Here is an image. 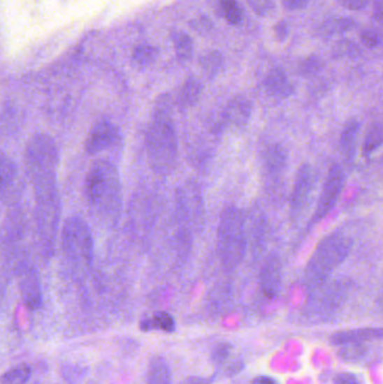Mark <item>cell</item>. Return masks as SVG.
I'll list each match as a JSON object with an SVG mask.
<instances>
[{
  "label": "cell",
  "instance_id": "ffe728a7",
  "mask_svg": "<svg viewBox=\"0 0 383 384\" xmlns=\"http://www.w3.org/2000/svg\"><path fill=\"white\" fill-rule=\"evenodd\" d=\"M383 143V129L380 123H373L366 131L362 144V154L364 158H370L373 153L380 149Z\"/></svg>",
  "mask_w": 383,
  "mask_h": 384
},
{
  "label": "cell",
  "instance_id": "d6a6232c",
  "mask_svg": "<svg viewBox=\"0 0 383 384\" xmlns=\"http://www.w3.org/2000/svg\"><path fill=\"white\" fill-rule=\"evenodd\" d=\"M335 1L340 3L344 8L355 10V12L363 10L369 3V0H335Z\"/></svg>",
  "mask_w": 383,
  "mask_h": 384
},
{
  "label": "cell",
  "instance_id": "836d02e7",
  "mask_svg": "<svg viewBox=\"0 0 383 384\" xmlns=\"http://www.w3.org/2000/svg\"><path fill=\"white\" fill-rule=\"evenodd\" d=\"M334 384H362L360 378L354 373L342 372L335 376L333 380Z\"/></svg>",
  "mask_w": 383,
  "mask_h": 384
},
{
  "label": "cell",
  "instance_id": "603a6c76",
  "mask_svg": "<svg viewBox=\"0 0 383 384\" xmlns=\"http://www.w3.org/2000/svg\"><path fill=\"white\" fill-rule=\"evenodd\" d=\"M220 15L231 25H240L244 17V10L236 0H219Z\"/></svg>",
  "mask_w": 383,
  "mask_h": 384
},
{
  "label": "cell",
  "instance_id": "9c48e42d",
  "mask_svg": "<svg viewBox=\"0 0 383 384\" xmlns=\"http://www.w3.org/2000/svg\"><path fill=\"white\" fill-rule=\"evenodd\" d=\"M122 140L120 128L108 121H99L92 127L86 141L88 154L97 155L115 147Z\"/></svg>",
  "mask_w": 383,
  "mask_h": 384
},
{
  "label": "cell",
  "instance_id": "7402d4cb",
  "mask_svg": "<svg viewBox=\"0 0 383 384\" xmlns=\"http://www.w3.org/2000/svg\"><path fill=\"white\" fill-rule=\"evenodd\" d=\"M172 43L175 46V54L181 61H188L194 53V40L187 33L175 31L171 34Z\"/></svg>",
  "mask_w": 383,
  "mask_h": 384
},
{
  "label": "cell",
  "instance_id": "7c38bea8",
  "mask_svg": "<svg viewBox=\"0 0 383 384\" xmlns=\"http://www.w3.org/2000/svg\"><path fill=\"white\" fill-rule=\"evenodd\" d=\"M252 116V103L243 96H235L227 103L224 110V124L226 126L243 129L247 126Z\"/></svg>",
  "mask_w": 383,
  "mask_h": 384
},
{
  "label": "cell",
  "instance_id": "4dcf8cb0",
  "mask_svg": "<svg viewBox=\"0 0 383 384\" xmlns=\"http://www.w3.org/2000/svg\"><path fill=\"white\" fill-rule=\"evenodd\" d=\"M231 350L232 346L229 343H220L217 346L214 347V350H212V355H210V360L212 363L217 367L223 365L225 362L229 359V354H231Z\"/></svg>",
  "mask_w": 383,
  "mask_h": 384
},
{
  "label": "cell",
  "instance_id": "d590c367",
  "mask_svg": "<svg viewBox=\"0 0 383 384\" xmlns=\"http://www.w3.org/2000/svg\"><path fill=\"white\" fill-rule=\"evenodd\" d=\"M212 22L206 16H203V17L194 22L192 29H196L199 33H206L212 29Z\"/></svg>",
  "mask_w": 383,
  "mask_h": 384
},
{
  "label": "cell",
  "instance_id": "e0dca14e",
  "mask_svg": "<svg viewBox=\"0 0 383 384\" xmlns=\"http://www.w3.org/2000/svg\"><path fill=\"white\" fill-rule=\"evenodd\" d=\"M203 86L199 79L195 77H188L179 92L178 101H179L181 108H192L197 105L203 95Z\"/></svg>",
  "mask_w": 383,
  "mask_h": 384
},
{
  "label": "cell",
  "instance_id": "3957f363",
  "mask_svg": "<svg viewBox=\"0 0 383 384\" xmlns=\"http://www.w3.org/2000/svg\"><path fill=\"white\" fill-rule=\"evenodd\" d=\"M86 197L94 212L105 217H116L122 206V184L117 168L112 162H96L86 179Z\"/></svg>",
  "mask_w": 383,
  "mask_h": 384
},
{
  "label": "cell",
  "instance_id": "8fae6325",
  "mask_svg": "<svg viewBox=\"0 0 383 384\" xmlns=\"http://www.w3.org/2000/svg\"><path fill=\"white\" fill-rule=\"evenodd\" d=\"M289 155L286 147L280 144H271L264 149L262 155L263 175L268 182H279L286 175Z\"/></svg>",
  "mask_w": 383,
  "mask_h": 384
},
{
  "label": "cell",
  "instance_id": "277c9868",
  "mask_svg": "<svg viewBox=\"0 0 383 384\" xmlns=\"http://www.w3.org/2000/svg\"><path fill=\"white\" fill-rule=\"evenodd\" d=\"M218 258L224 269H238L247 251L245 217L238 207H227L220 216L216 238Z\"/></svg>",
  "mask_w": 383,
  "mask_h": 384
},
{
  "label": "cell",
  "instance_id": "d4e9b609",
  "mask_svg": "<svg viewBox=\"0 0 383 384\" xmlns=\"http://www.w3.org/2000/svg\"><path fill=\"white\" fill-rule=\"evenodd\" d=\"M355 22L352 18L338 17L334 20H329L321 25V32L323 34L333 36L335 34H342V33L349 32L354 29Z\"/></svg>",
  "mask_w": 383,
  "mask_h": 384
},
{
  "label": "cell",
  "instance_id": "f1b7e54d",
  "mask_svg": "<svg viewBox=\"0 0 383 384\" xmlns=\"http://www.w3.org/2000/svg\"><path fill=\"white\" fill-rule=\"evenodd\" d=\"M324 62L317 55H310L299 66V73L303 77H312L323 69Z\"/></svg>",
  "mask_w": 383,
  "mask_h": 384
},
{
  "label": "cell",
  "instance_id": "5bb4252c",
  "mask_svg": "<svg viewBox=\"0 0 383 384\" xmlns=\"http://www.w3.org/2000/svg\"><path fill=\"white\" fill-rule=\"evenodd\" d=\"M361 124L356 118L346 121L340 138V153L346 162L353 163L358 153L359 138H360Z\"/></svg>",
  "mask_w": 383,
  "mask_h": 384
},
{
  "label": "cell",
  "instance_id": "1f68e13d",
  "mask_svg": "<svg viewBox=\"0 0 383 384\" xmlns=\"http://www.w3.org/2000/svg\"><path fill=\"white\" fill-rule=\"evenodd\" d=\"M361 40L366 47L375 49L381 44L380 32L373 29H364L363 32L361 33Z\"/></svg>",
  "mask_w": 383,
  "mask_h": 384
},
{
  "label": "cell",
  "instance_id": "7a4b0ae2",
  "mask_svg": "<svg viewBox=\"0 0 383 384\" xmlns=\"http://www.w3.org/2000/svg\"><path fill=\"white\" fill-rule=\"evenodd\" d=\"M353 239L340 230H335L319 242L309 258L303 274L308 289L324 287L333 273L347 260L352 252Z\"/></svg>",
  "mask_w": 383,
  "mask_h": 384
},
{
  "label": "cell",
  "instance_id": "cb8c5ba5",
  "mask_svg": "<svg viewBox=\"0 0 383 384\" xmlns=\"http://www.w3.org/2000/svg\"><path fill=\"white\" fill-rule=\"evenodd\" d=\"M17 175V168L8 155L0 152V190L12 186Z\"/></svg>",
  "mask_w": 383,
  "mask_h": 384
},
{
  "label": "cell",
  "instance_id": "2e32d148",
  "mask_svg": "<svg viewBox=\"0 0 383 384\" xmlns=\"http://www.w3.org/2000/svg\"><path fill=\"white\" fill-rule=\"evenodd\" d=\"M264 90L271 97L286 99L294 95L295 88L292 86L286 72L280 68L272 69L263 81Z\"/></svg>",
  "mask_w": 383,
  "mask_h": 384
},
{
  "label": "cell",
  "instance_id": "f35d334b",
  "mask_svg": "<svg viewBox=\"0 0 383 384\" xmlns=\"http://www.w3.org/2000/svg\"><path fill=\"white\" fill-rule=\"evenodd\" d=\"M243 369V362L238 360V361L234 362L233 364L229 365V369H227V376H235V374H238V373H240Z\"/></svg>",
  "mask_w": 383,
  "mask_h": 384
},
{
  "label": "cell",
  "instance_id": "484cf974",
  "mask_svg": "<svg viewBox=\"0 0 383 384\" xmlns=\"http://www.w3.org/2000/svg\"><path fill=\"white\" fill-rule=\"evenodd\" d=\"M31 376V370L29 365H18L0 376V384H26Z\"/></svg>",
  "mask_w": 383,
  "mask_h": 384
},
{
  "label": "cell",
  "instance_id": "e575fe53",
  "mask_svg": "<svg viewBox=\"0 0 383 384\" xmlns=\"http://www.w3.org/2000/svg\"><path fill=\"white\" fill-rule=\"evenodd\" d=\"M283 7L289 10V12H296L306 8L310 0H281Z\"/></svg>",
  "mask_w": 383,
  "mask_h": 384
},
{
  "label": "cell",
  "instance_id": "4fadbf2b",
  "mask_svg": "<svg viewBox=\"0 0 383 384\" xmlns=\"http://www.w3.org/2000/svg\"><path fill=\"white\" fill-rule=\"evenodd\" d=\"M20 290L26 306L31 309H38L42 306V290L38 273L31 267L20 271Z\"/></svg>",
  "mask_w": 383,
  "mask_h": 384
},
{
  "label": "cell",
  "instance_id": "ba28073f",
  "mask_svg": "<svg viewBox=\"0 0 383 384\" xmlns=\"http://www.w3.org/2000/svg\"><path fill=\"white\" fill-rule=\"evenodd\" d=\"M316 184V173L310 164H301L296 175L295 184L290 195V212L299 217L308 206Z\"/></svg>",
  "mask_w": 383,
  "mask_h": 384
},
{
  "label": "cell",
  "instance_id": "30bf717a",
  "mask_svg": "<svg viewBox=\"0 0 383 384\" xmlns=\"http://www.w3.org/2000/svg\"><path fill=\"white\" fill-rule=\"evenodd\" d=\"M282 279L283 267L281 258L275 253H271L261 267L259 276L261 291L266 298H277L282 287Z\"/></svg>",
  "mask_w": 383,
  "mask_h": 384
},
{
  "label": "cell",
  "instance_id": "74e56055",
  "mask_svg": "<svg viewBox=\"0 0 383 384\" xmlns=\"http://www.w3.org/2000/svg\"><path fill=\"white\" fill-rule=\"evenodd\" d=\"M214 378L203 376H190L182 382V384H212Z\"/></svg>",
  "mask_w": 383,
  "mask_h": 384
},
{
  "label": "cell",
  "instance_id": "5b68a950",
  "mask_svg": "<svg viewBox=\"0 0 383 384\" xmlns=\"http://www.w3.org/2000/svg\"><path fill=\"white\" fill-rule=\"evenodd\" d=\"M25 161L31 184L57 180L59 152L49 135L38 134L31 138L26 147Z\"/></svg>",
  "mask_w": 383,
  "mask_h": 384
},
{
  "label": "cell",
  "instance_id": "4316f807",
  "mask_svg": "<svg viewBox=\"0 0 383 384\" xmlns=\"http://www.w3.org/2000/svg\"><path fill=\"white\" fill-rule=\"evenodd\" d=\"M159 49L152 45H140L136 47L133 59L140 66H147L157 60Z\"/></svg>",
  "mask_w": 383,
  "mask_h": 384
},
{
  "label": "cell",
  "instance_id": "9a60e30c",
  "mask_svg": "<svg viewBox=\"0 0 383 384\" xmlns=\"http://www.w3.org/2000/svg\"><path fill=\"white\" fill-rule=\"evenodd\" d=\"M383 332L381 328H359V330H344L331 336V343L335 346L344 345L362 344L364 341L373 339H382Z\"/></svg>",
  "mask_w": 383,
  "mask_h": 384
},
{
  "label": "cell",
  "instance_id": "ac0fdd59",
  "mask_svg": "<svg viewBox=\"0 0 383 384\" xmlns=\"http://www.w3.org/2000/svg\"><path fill=\"white\" fill-rule=\"evenodd\" d=\"M171 370L166 360L155 356L150 362L146 384H172Z\"/></svg>",
  "mask_w": 383,
  "mask_h": 384
},
{
  "label": "cell",
  "instance_id": "52a82bcc",
  "mask_svg": "<svg viewBox=\"0 0 383 384\" xmlns=\"http://www.w3.org/2000/svg\"><path fill=\"white\" fill-rule=\"evenodd\" d=\"M345 179L343 168L338 163L332 164V167L329 168L326 179L324 181L321 193L318 198L314 216L312 218V224L323 221L324 218L327 217L329 212H332L334 209L343 192Z\"/></svg>",
  "mask_w": 383,
  "mask_h": 384
},
{
  "label": "cell",
  "instance_id": "8d00e7d4",
  "mask_svg": "<svg viewBox=\"0 0 383 384\" xmlns=\"http://www.w3.org/2000/svg\"><path fill=\"white\" fill-rule=\"evenodd\" d=\"M288 33H289V27H288V24L286 22L282 20L280 23L277 24V26H275V35H277V40L283 42L288 36Z\"/></svg>",
  "mask_w": 383,
  "mask_h": 384
},
{
  "label": "cell",
  "instance_id": "f546056e",
  "mask_svg": "<svg viewBox=\"0 0 383 384\" xmlns=\"http://www.w3.org/2000/svg\"><path fill=\"white\" fill-rule=\"evenodd\" d=\"M250 8L259 16H268L275 9L273 0H246Z\"/></svg>",
  "mask_w": 383,
  "mask_h": 384
},
{
  "label": "cell",
  "instance_id": "83f0119b",
  "mask_svg": "<svg viewBox=\"0 0 383 384\" xmlns=\"http://www.w3.org/2000/svg\"><path fill=\"white\" fill-rule=\"evenodd\" d=\"M333 54L338 58H342V57L355 58L361 54V49L353 40H342L335 44L333 47Z\"/></svg>",
  "mask_w": 383,
  "mask_h": 384
},
{
  "label": "cell",
  "instance_id": "d6986e66",
  "mask_svg": "<svg viewBox=\"0 0 383 384\" xmlns=\"http://www.w3.org/2000/svg\"><path fill=\"white\" fill-rule=\"evenodd\" d=\"M140 327L144 332L164 330L166 333H173L175 330V321L169 313L159 311L152 318L144 319Z\"/></svg>",
  "mask_w": 383,
  "mask_h": 384
},
{
  "label": "cell",
  "instance_id": "44dd1931",
  "mask_svg": "<svg viewBox=\"0 0 383 384\" xmlns=\"http://www.w3.org/2000/svg\"><path fill=\"white\" fill-rule=\"evenodd\" d=\"M199 66H201L203 73L209 79H212V77L219 75V72L223 69L224 55L222 54V52L217 51V50L208 51L206 54H203L199 59Z\"/></svg>",
  "mask_w": 383,
  "mask_h": 384
},
{
  "label": "cell",
  "instance_id": "8992f818",
  "mask_svg": "<svg viewBox=\"0 0 383 384\" xmlns=\"http://www.w3.org/2000/svg\"><path fill=\"white\" fill-rule=\"evenodd\" d=\"M63 252L75 269H87L94 258V239L86 221L71 217L66 221L62 232Z\"/></svg>",
  "mask_w": 383,
  "mask_h": 384
},
{
  "label": "cell",
  "instance_id": "ab89813d",
  "mask_svg": "<svg viewBox=\"0 0 383 384\" xmlns=\"http://www.w3.org/2000/svg\"><path fill=\"white\" fill-rule=\"evenodd\" d=\"M252 384H277L275 382V378H272L271 376H256V378L252 381Z\"/></svg>",
  "mask_w": 383,
  "mask_h": 384
},
{
  "label": "cell",
  "instance_id": "6da1fadb",
  "mask_svg": "<svg viewBox=\"0 0 383 384\" xmlns=\"http://www.w3.org/2000/svg\"><path fill=\"white\" fill-rule=\"evenodd\" d=\"M171 112V97L161 96L146 132V154L150 165L157 175H170L178 163L179 144Z\"/></svg>",
  "mask_w": 383,
  "mask_h": 384
}]
</instances>
